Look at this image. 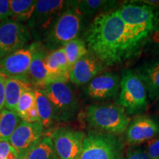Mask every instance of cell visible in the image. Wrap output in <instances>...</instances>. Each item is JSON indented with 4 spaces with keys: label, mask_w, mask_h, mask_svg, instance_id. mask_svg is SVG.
<instances>
[{
    "label": "cell",
    "mask_w": 159,
    "mask_h": 159,
    "mask_svg": "<svg viewBox=\"0 0 159 159\" xmlns=\"http://www.w3.org/2000/svg\"><path fill=\"white\" fill-rule=\"evenodd\" d=\"M85 42L91 54L106 66L130 58L142 47L130 34L117 10L94 18L85 33Z\"/></svg>",
    "instance_id": "cell-1"
},
{
    "label": "cell",
    "mask_w": 159,
    "mask_h": 159,
    "mask_svg": "<svg viewBox=\"0 0 159 159\" xmlns=\"http://www.w3.org/2000/svg\"><path fill=\"white\" fill-rule=\"evenodd\" d=\"M123 22L135 41L145 44L159 15L158 9L152 5L131 2L117 10Z\"/></svg>",
    "instance_id": "cell-2"
},
{
    "label": "cell",
    "mask_w": 159,
    "mask_h": 159,
    "mask_svg": "<svg viewBox=\"0 0 159 159\" xmlns=\"http://www.w3.org/2000/svg\"><path fill=\"white\" fill-rule=\"evenodd\" d=\"M83 19L75 9V2L68 1L64 11L43 41L44 48L52 52L78 39L82 30Z\"/></svg>",
    "instance_id": "cell-3"
},
{
    "label": "cell",
    "mask_w": 159,
    "mask_h": 159,
    "mask_svg": "<svg viewBox=\"0 0 159 159\" xmlns=\"http://www.w3.org/2000/svg\"><path fill=\"white\" fill-rule=\"evenodd\" d=\"M85 119L91 128L114 136L125 132L131 120L124 108L113 104L90 105L87 108Z\"/></svg>",
    "instance_id": "cell-4"
},
{
    "label": "cell",
    "mask_w": 159,
    "mask_h": 159,
    "mask_svg": "<svg viewBox=\"0 0 159 159\" xmlns=\"http://www.w3.org/2000/svg\"><path fill=\"white\" fill-rule=\"evenodd\" d=\"M148 98L146 88L136 72L130 69L123 71L116 105L124 108L128 115L139 114L146 111Z\"/></svg>",
    "instance_id": "cell-5"
},
{
    "label": "cell",
    "mask_w": 159,
    "mask_h": 159,
    "mask_svg": "<svg viewBox=\"0 0 159 159\" xmlns=\"http://www.w3.org/2000/svg\"><path fill=\"white\" fill-rule=\"evenodd\" d=\"M41 89L52 106L55 121L69 122L76 116L79 102L75 92L66 83L52 81Z\"/></svg>",
    "instance_id": "cell-6"
},
{
    "label": "cell",
    "mask_w": 159,
    "mask_h": 159,
    "mask_svg": "<svg viewBox=\"0 0 159 159\" xmlns=\"http://www.w3.org/2000/svg\"><path fill=\"white\" fill-rule=\"evenodd\" d=\"M124 146L117 136L99 131L85 134L80 159H124Z\"/></svg>",
    "instance_id": "cell-7"
},
{
    "label": "cell",
    "mask_w": 159,
    "mask_h": 159,
    "mask_svg": "<svg viewBox=\"0 0 159 159\" xmlns=\"http://www.w3.org/2000/svg\"><path fill=\"white\" fill-rule=\"evenodd\" d=\"M68 1L40 0L37 2L35 11L27 21L31 36L38 42L43 41L55 21L66 7Z\"/></svg>",
    "instance_id": "cell-8"
},
{
    "label": "cell",
    "mask_w": 159,
    "mask_h": 159,
    "mask_svg": "<svg viewBox=\"0 0 159 159\" xmlns=\"http://www.w3.org/2000/svg\"><path fill=\"white\" fill-rule=\"evenodd\" d=\"M31 38L27 25L11 19L0 21V60L25 47Z\"/></svg>",
    "instance_id": "cell-9"
},
{
    "label": "cell",
    "mask_w": 159,
    "mask_h": 159,
    "mask_svg": "<svg viewBox=\"0 0 159 159\" xmlns=\"http://www.w3.org/2000/svg\"><path fill=\"white\" fill-rule=\"evenodd\" d=\"M49 136L60 159H80L85 137L84 132L60 128L52 131Z\"/></svg>",
    "instance_id": "cell-10"
},
{
    "label": "cell",
    "mask_w": 159,
    "mask_h": 159,
    "mask_svg": "<svg viewBox=\"0 0 159 159\" xmlns=\"http://www.w3.org/2000/svg\"><path fill=\"white\" fill-rule=\"evenodd\" d=\"M41 42H35L0 60V73L6 77H16L28 81L27 74L33 53Z\"/></svg>",
    "instance_id": "cell-11"
},
{
    "label": "cell",
    "mask_w": 159,
    "mask_h": 159,
    "mask_svg": "<svg viewBox=\"0 0 159 159\" xmlns=\"http://www.w3.org/2000/svg\"><path fill=\"white\" fill-rule=\"evenodd\" d=\"M43 129L40 122H27L23 120L20 122L9 140L18 158H25L31 149L41 140Z\"/></svg>",
    "instance_id": "cell-12"
},
{
    "label": "cell",
    "mask_w": 159,
    "mask_h": 159,
    "mask_svg": "<svg viewBox=\"0 0 159 159\" xmlns=\"http://www.w3.org/2000/svg\"><path fill=\"white\" fill-rule=\"evenodd\" d=\"M120 78L113 72H105L97 75L83 89V93L94 100L114 99L119 95Z\"/></svg>",
    "instance_id": "cell-13"
},
{
    "label": "cell",
    "mask_w": 159,
    "mask_h": 159,
    "mask_svg": "<svg viewBox=\"0 0 159 159\" xmlns=\"http://www.w3.org/2000/svg\"><path fill=\"white\" fill-rule=\"evenodd\" d=\"M159 134V124L153 119L146 116H136L130 120L125 130L128 144H139L148 142Z\"/></svg>",
    "instance_id": "cell-14"
},
{
    "label": "cell",
    "mask_w": 159,
    "mask_h": 159,
    "mask_svg": "<svg viewBox=\"0 0 159 159\" xmlns=\"http://www.w3.org/2000/svg\"><path fill=\"white\" fill-rule=\"evenodd\" d=\"M103 69V64L94 55L88 54L71 67L69 80L76 85L89 83Z\"/></svg>",
    "instance_id": "cell-15"
},
{
    "label": "cell",
    "mask_w": 159,
    "mask_h": 159,
    "mask_svg": "<svg viewBox=\"0 0 159 159\" xmlns=\"http://www.w3.org/2000/svg\"><path fill=\"white\" fill-rule=\"evenodd\" d=\"M140 77L145 88L148 97L154 101L159 97V55L147 61L135 71Z\"/></svg>",
    "instance_id": "cell-16"
},
{
    "label": "cell",
    "mask_w": 159,
    "mask_h": 159,
    "mask_svg": "<svg viewBox=\"0 0 159 159\" xmlns=\"http://www.w3.org/2000/svg\"><path fill=\"white\" fill-rule=\"evenodd\" d=\"M45 66L49 76L47 83L52 81L66 83L69 80L71 69L62 47L47 55Z\"/></svg>",
    "instance_id": "cell-17"
},
{
    "label": "cell",
    "mask_w": 159,
    "mask_h": 159,
    "mask_svg": "<svg viewBox=\"0 0 159 159\" xmlns=\"http://www.w3.org/2000/svg\"><path fill=\"white\" fill-rule=\"evenodd\" d=\"M42 43H40L33 53L30 66L27 78L31 85L43 88L48 82V73L45 66V57L47 53Z\"/></svg>",
    "instance_id": "cell-18"
},
{
    "label": "cell",
    "mask_w": 159,
    "mask_h": 159,
    "mask_svg": "<svg viewBox=\"0 0 159 159\" xmlns=\"http://www.w3.org/2000/svg\"><path fill=\"white\" fill-rule=\"evenodd\" d=\"M28 89H32L31 84L27 81L16 77H6L5 84L6 109L16 112L20 97Z\"/></svg>",
    "instance_id": "cell-19"
},
{
    "label": "cell",
    "mask_w": 159,
    "mask_h": 159,
    "mask_svg": "<svg viewBox=\"0 0 159 159\" xmlns=\"http://www.w3.org/2000/svg\"><path fill=\"white\" fill-rule=\"evenodd\" d=\"M35 97V107L39 116L40 122L43 128H49L54 122V112L49 99L46 96L42 89L34 90Z\"/></svg>",
    "instance_id": "cell-20"
},
{
    "label": "cell",
    "mask_w": 159,
    "mask_h": 159,
    "mask_svg": "<svg viewBox=\"0 0 159 159\" xmlns=\"http://www.w3.org/2000/svg\"><path fill=\"white\" fill-rule=\"evenodd\" d=\"M38 1L35 0H10V19L21 24L30 19Z\"/></svg>",
    "instance_id": "cell-21"
},
{
    "label": "cell",
    "mask_w": 159,
    "mask_h": 159,
    "mask_svg": "<svg viewBox=\"0 0 159 159\" xmlns=\"http://www.w3.org/2000/svg\"><path fill=\"white\" fill-rule=\"evenodd\" d=\"M20 122L21 119L14 111L7 109L0 111V142H9Z\"/></svg>",
    "instance_id": "cell-22"
},
{
    "label": "cell",
    "mask_w": 159,
    "mask_h": 159,
    "mask_svg": "<svg viewBox=\"0 0 159 159\" xmlns=\"http://www.w3.org/2000/svg\"><path fill=\"white\" fill-rule=\"evenodd\" d=\"M24 159H60L49 136H43Z\"/></svg>",
    "instance_id": "cell-23"
},
{
    "label": "cell",
    "mask_w": 159,
    "mask_h": 159,
    "mask_svg": "<svg viewBox=\"0 0 159 159\" xmlns=\"http://www.w3.org/2000/svg\"><path fill=\"white\" fill-rule=\"evenodd\" d=\"M74 2L75 9L83 18L92 16L115 3V2L106 0H83Z\"/></svg>",
    "instance_id": "cell-24"
},
{
    "label": "cell",
    "mask_w": 159,
    "mask_h": 159,
    "mask_svg": "<svg viewBox=\"0 0 159 159\" xmlns=\"http://www.w3.org/2000/svg\"><path fill=\"white\" fill-rule=\"evenodd\" d=\"M62 48L64 51L70 69L80 59L89 54L85 41L80 39H76L66 43ZM71 71V70H70Z\"/></svg>",
    "instance_id": "cell-25"
},
{
    "label": "cell",
    "mask_w": 159,
    "mask_h": 159,
    "mask_svg": "<svg viewBox=\"0 0 159 159\" xmlns=\"http://www.w3.org/2000/svg\"><path fill=\"white\" fill-rule=\"evenodd\" d=\"M35 105V97L34 90L28 89L25 91L20 97L16 109V113L20 119L25 120L27 114Z\"/></svg>",
    "instance_id": "cell-26"
},
{
    "label": "cell",
    "mask_w": 159,
    "mask_h": 159,
    "mask_svg": "<svg viewBox=\"0 0 159 159\" xmlns=\"http://www.w3.org/2000/svg\"><path fill=\"white\" fill-rule=\"evenodd\" d=\"M146 43L149 44L150 50L155 56L159 55V15L153 29L145 42V44Z\"/></svg>",
    "instance_id": "cell-27"
},
{
    "label": "cell",
    "mask_w": 159,
    "mask_h": 159,
    "mask_svg": "<svg viewBox=\"0 0 159 159\" xmlns=\"http://www.w3.org/2000/svg\"><path fill=\"white\" fill-rule=\"evenodd\" d=\"M145 151L150 159H159V136L147 142Z\"/></svg>",
    "instance_id": "cell-28"
},
{
    "label": "cell",
    "mask_w": 159,
    "mask_h": 159,
    "mask_svg": "<svg viewBox=\"0 0 159 159\" xmlns=\"http://www.w3.org/2000/svg\"><path fill=\"white\" fill-rule=\"evenodd\" d=\"M16 158L17 155L9 142H0V159Z\"/></svg>",
    "instance_id": "cell-29"
},
{
    "label": "cell",
    "mask_w": 159,
    "mask_h": 159,
    "mask_svg": "<svg viewBox=\"0 0 159 159\" xmlns=\"http://www.w3.org/2000/svg\"><path fill=\"white\" fill-rule=\"evenodd\" d=\"M124 159H150V158L145 150L139 148L128 150Z\"/></svg>",
    "instance_id": "cell-30"
},
{
    "label": "cell",
    "mask_w": 159,
    "mask_h": 159,
    "mask_svg": "<svg viewBox=\"0 0 159 159\" xmlns=\"http://www.w3.org/2000/svg\"><path fill=\"white\" fill-rule=\"evenodd\" d=\"M10 0H0V21L10 19Z\"/></svg>",
    "instance_id": "cell-31"
},
{
    "label": "cell",
    "mask_w": 159,
    "mask_h": 159,
    "mask_svg": "<svg viewBox=\"0 0 159 159\" xmlns=\"http://www.w3.org/2000/svg\"><path fill=\"white\" fill-rule=\"evenodd\" d=\"M5 80L6 77L5 75L0 73V111L3 110L5 105Z\"/></svg>",
    "instance_id": "cell-32"
},
{
    "label": "cell",
    "mask_w": 159,
    "mask_h": 159,
    "mask_svg": "<svg viewBox=\"0 0 159 159\" xmlns=\"http://www.w3.org/2000/svg\"><path fill=\"white\" fill-rule=\"evenodd\" d=\"M16 159H18V158H16Z\"/></svg>",
    "instance_id": "cell-33"
}]
</instances>
